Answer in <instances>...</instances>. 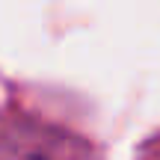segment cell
Here are the masks:
<instances>
[{
	"mask_svg": "<svg viewBox=\"0 0 160 160\" xmlns=\"http://www.w3.org/2000/svg\"><path fill=\"white\" fill-rule=\"evenodd\" d=\"M0 160H95L83 139L33 119L0 122Z\"/></svg>",
	"mask_w": 160,
	"mask_h": 160,
	"instance_id": "6da1fadb",
	"label": "cell"
}]
</instances>
